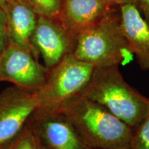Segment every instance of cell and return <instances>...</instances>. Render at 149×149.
Returning <instances> with one entry per match:
<instances>
[{
  "mask_svg": "<svg viewBox=\"0 0 149 149\" xmlns=\"http://www.w3.org/2000/svg\"><path fill=\"white\" fill-rule=\"evenodd\" d=\"M4 149H40L39 140L29 120L17 137Z\"/></svg>",
  "mask_w": 149,
  "mask_h": 149,
  "instance_id": "cell-13",
  "label": "cell"
},
{
  "mask_svg": "<svg viewBox=\"0 0 149 149\" xmlns=\"http://www.w3.org/2000/svg\"><path fill=\"white\" fill-rule=\"evenodd\" d=\"M39 141L49 149H92L84 142L69 121L59 112L36 109L30 117Z\"/></svg>",
  "mask_w": 149,
  "mask_h": 149,
  "instance_id": "cell-8",
  "label": "cell"
},
{
  "mask_svg": "<svg viewBox=\"0 0 149 149\" xmlns=\"http://www.w3.org/2000/svg\"><path fill=\"white\" fill-rule=\"evenodd\" d=\"M128 149H149V113L133 128Z\"/></svg>",
  "mask_w": 149,
  "mask_h": 149,
  "instance_id": "cell-14",
  "label": "cell"
},
{
  "mask_svg": "<svg viewBox=\"0 0 149 149\" xmlns=\"http://www.w3.org/2000/svg\"><path fill=\"white\" fill-rule=\"evenodd\" d=\"M9 42L6 13L0 6V53L6 47Z\"/></svg>",
  "mask_w": 149,
  "mask_h": 149,
  "instance_id": "cell-15",
  "label": "cell"
},
{
  "mask_svg": "<svg viewBox=\"0 0 149 149\" xmlns=\"http://www.w3.org/2000/svg\"><path fill=\"white\" fill-rule=\"evenodd\" d=\"M48 68L31 52L9 41L0 53V81L31 91L39 90L45 81Z\"/></svg>",
  "mask_w": 149,
  "mask_h": 149,
  "instance_id": "cell-6",
  "label": "cell"
},
{
  "mask_svg": "<svg viewBox=\"0 0 149 149\" xmlns=\"http://www.w3.org/2000/svg\"><path fill=\"white\" fill-rule=\"evenodd\" d=\"M7 1H8V0H0V6H1V7L3 9V10L5 9Z\"/></svg>",
  "mask_w": 149,
  "mask_h": 149,
  "instance_id": "cell-17",
  "label": "cell"
},
{
  "mask_svg": "<svg viewBox=\"0 0 149 149\" xmlns=\"http://www.w3.org/2000/svg\"><path fill=\"white\" fill-rule=\"evenodd\" d=\"M128 0H62L59 20L77 35L105 18Z\"/></svg>",
  "mask_w": 149,
  "mask_h": 149,
  "instance_id": "cell-9",
  "label": "cell"
},
{
  "mask_svg": "<svg viewBox=\"0 0 149 149\" xmlns=\"http://www.w3.org/2000/svg\"><path fill=\"white\" fill-rule=\"evenodd\" d=\"M72 55L95 68L119 66L133 60L134 55L121 29L120 7L77 35Z\"/></svg>",
  "mask_w": 149,
  "mask_h": 149,
  "instance_id": "cell-3",
  "label": "cell"
},
{
  "mask_svg": "<svg viewBox=\"0 0 149 149\" xmlns=\"http://www.w3.org/2000/svg\"><path fill=\"white\" fill-rule=\"evenodd\" d=\"M38 140H39V139H38ZM39 144H40V149H49V148H48L46 146H44V144H42L40 141H39Z\"/></svg>",
  "mask_w": 149,
  "mask_h": 149,
  "instance_id": "cell-18",
  "label": "cell"
},
{
  "mask_svg": "<svg viewBox=\"0 0 149 149\" xmlns=\"http://www.w3.org/2000/svg\"><path fill=\"white\" fill-rule=\"evenodd\" d=\"M38 16L59 19L62 0H24Z\"/></svg>",
  "mask_w": 149,
  "mask_h": 149,
  "instance_id": "cell-12",
  "label": "cell"
},
{
  "mask_svg": "<svg viewBox=\"0 0 149 149\" xmlns=\"http://www.w3.org/2000/svg\"><path fill=\"white\" fill-rule=\"evenodd\" d=\"M3 10L9 41L26 49L38 59L40 55L31 42L38 15L24 0H8Z\"/></svg>",
  "mask_w": 149,
  "mask_h": 149,
  "instance_id": "cell-11",
  "label": "cell"
},
{
  "mask_svg": "<svg viewBox=\"0 0 149 149\" xmlns=\"http://www.w3.org/2000/svg\"><path fill=\"white\" fill-rule=\"evenodd\" d=\"M137 4L142 11L145 21L149 26V0H137Z\"/></svg>",
  "mask_w": 149,
  "mask_h": 149,
  "instance_id": "cell-16",
  "label": "cell"
},
{
  "mask_svg": "<svg viewBox=\"0 0 149 149\" xmlns=\"http://www.w3.org/2000/svg\"><path fill=\"white\" fill-rule=\"evenodd\" d=\"M93 65L67 55L48 68L46 80L37 90L38 108L44 111H59L74 99L83 96L94 72Z\"/></svg>",
  "mask_w": 149,
  "mask_h": 149,
  "instance_id": "cell-4",
  "label": "cell"
},
{
  "mask_svg": "<svg viewBox=\"0 0 149 149\" xmlns=\"http://www.w3.org/2000/svg\"><path fill=\"white\" fill-rule=\"evenodd\" d=\"M120 13L121 29L130 51L141 69L149 70V26L136 3H123Z\"/></svg>",
  "mask_w": 149,
  "mask_h": 149,
  "instance_id": "cell-10",
  "label": "cell"
},
{
  "mask_svg": "<svg viewBox=\"0 0 149 149\" xmlns=\"http://www.w3.org/2000/svg\"><path fill=\"white\" fill-rule=\"evenodd\" d=\"M31 42L42 56L44 66L51 68L67 55L73 54L77 35L59 19L38 16Z\"/></svg>",
  "mask_w": 149,
  "mask_h": 149,
  "instance_id": "cell-7",
  "label": "cell"
},
{
  "mask_svg": "<svg viewBox=\"0 0 149 149\" xmlns=\"http://www.w3.org/2000/svg\"><path fill=\"white\" fill-rule=\"evenodd\" d=\"M37 91L13 86L0 92V149L21 133L38 108Z\"/></svg>",
  "mask_w": 149,
  "mask_h": 149,
  "instance_id": "cell-5",
  "label": "cell"
},
{
  "mask_svg": "<svg viewBox=\"0 0 149 149\" xmlns=\"http://www.w3.org/2000/svg\"><path fill=\"white\" fill-rule=\"evenodd\" d=\"M55 112L62 113L92 149H128L133 129L97 102L81 96Z\"/></svg>",
  "mask_w": 149,
  "mask_h": 149,
  "instance_id": "cell-1",
  "label": "cell"
},
{
  "mask_svg": "<svg viewBox=\"0 0 149 149\" xmlns=\"http://www.w3.org/2000/svg\"><path fill=\"white\" fill-rule=\"evenodd\" d=\"M83 96L102 105L132 129L149 113V98L126 82L118 66L95 68Z\"/></svg>",
  "mask_w": 149,
  "mask_h": 149,
  "instance_id": "cell-2",
  "label": "cell"
},
{
  "mask_svg": "<svg viewBox=\"0 0 149 149\" xmlns=\"http://www.w3.org/2000/svg\"><path fill=\"white\" fill-rule=\"evenodd\" d=\"M128 1L129 3H134L137 4V0H128Z\"/></svg>",
  "mask_w": 149,
  "mask_h": 149,
  "instance_id": "cell-19",
  "label": "cell"
}]
</instances>
